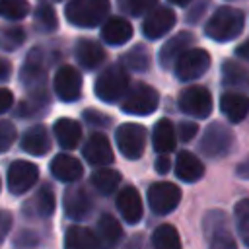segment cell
<instances>
[{"label":"cell","instance_id":"8fae6325","mask_svg":"<svg viewBox=\"0 0 249 249\" xmlns=\"http://www.w3.org/2000/svg\"><path fill=\"white\" fill-rule=\"evenodd\" d=\"M210 68V54L204 49H189L175 62V76L181 82L196 80Z\"/></svg>","mask_w":249,"mask_h":249},{"label":"cell","instance_id":"ee69618b","mask_svg":"<svg viewBox=\"0 0 249 249\" xmlns=\"http://www.w3.org/2000/svg\"><path fill=\"white\" fill-rule=\"evenodd\" d=\"M12 103H14V95H12V91L6 89V88H0V113L8 111V109L12 107Z\"/></svg>","mask_w":249,"mask_h":249},{"label":"cell","instance_id":"d6a6232c","mask_svg":"<svg viewBox=\"0 0 249 249\" xmlns=\"http://www.w3.org/2000/svg\"><path fill=\"white\" fill-rule=\"evenodd\" d=\"M233 220H235V228H237V233H239L243 245L249 247V198H243L235 204Z\"/></svg>","mask_w":249,"mask_h":249},{"label":"cell","instance_id":"d590c367","mask_svg":"<svg viewBox=\"0 0 249 249\" xmlns=\"http://www.w3.org/2000/svg\"><path fill=\"white\" fill-rule=\"evenodd\" d=\"M25 41V31L21 27H0V47L6 51L18 49Z\"/></svg>","mask_w":249,"mask_h":249},{"label":"cell","instance_id":"5b68a950","mask_svg":"<svg viewBox=\"0 0 249 249\" xmlns=\"http://www.w3.org/2000/svg\"><path fill=\"white\" fill-rule=\"evenodd\" d=\"M158 103H160V93L152 86L138 82L132 88H128L121 103V109L128 115H150L158 109Z\"/></svg>","mask_w":249,"mask_h":249},{"label":"cell","instance_id":"b9f144b4","mask_svg":"<svg viewBox=\"0 0 249 249\" xmlns=\"http://www.w3.org/2000/svg\"><path fill=\"white\" fill-rule=\"evenodd\" d=\"M84 119H86L89 124H95V126H107V124L111 123L109 117H105V115H101V113H97V111H93V109H88V111L84 113Z\"/></svg>","mask_w":249,"mask_h":249},{"label":"cell","instance_id":"83f0119b","mask_svg":"<svg viewBox=\"0 0 249 249\" xmlns=\"http://www.w3.org/2000/svg\"><path fill=\"white\" fill-rule=\"evenodd\" d=\"M101 37L109 45H124L132 37V25L124 18H111L101 27Z\"/></svg>","mask_w":249,"mask_h":249},{"label":"cell","instance_id":"7a4b0ae2","mask_svg":"<svg viewBox=\"0 0 249 249\" xmlns=\"http://www.w3.org/2000/svg\"><path fill=\"white\" fill-rule=\"evenodd\" d=\"M202 233L208 249H237L235 237L230 230V220L222 210H208L202 218Z\"/></svg>","mask_w":249,"mask_h":249},{"label":"cell","instance_id":"9a60e30c","mask_svg":"<svg viewBox=\"0 0 249 249\" xmlns=\"http://www.w3.org/2000/svg\"><path fill=\"white\" fill-rule=\"evenodd\" d=\"M93 210V202L89 198V195L86 193V189L82 187H70L64 193V214L70 220H86Z\"/></svg>","mask_w":249,"mask_h":249},{"label":"cell","instance_id":"7402d4cb","mask_svg":"<svg viewBox=\"0 0 249 249\" xmlns=\"http://www.w3.org/2000/svg\"><path fill=\"white\" fill-rule=\"evenodd\" d=\"M175 175L185 183H195L204 175V165L195 154L183 150L175 160Z\"/></svg>","mask_w":249,"mask_h":249},{"label":"cell","instance_id":"7bdbcfd3","mask_svg":"<svg viewBox=\"0 0 249 249\" xmlns=\"http://www.w3.org/2000/svg\"><path fill=\"white\" fill-rule=\"evenodd\" d=\"M10 228H12V214L8 210H0V241L8 235Z\"/></svg>","mask_w":249,"mask_h":249},{"label":"cell","instance_id":"e575fe53","mask_svg":"<svg viewBox=\"0 0 249 249\" xmlns=\"http://www.w3.org/2000/svg\"><path fill=\"white\" fill-rule=\"evenodd\" d=\"M29 14L27 0H0V16L8 19H23Z\"/></svg>","mask_w":249,"mask_h":249},{"label":"cell","instance_id":"484cf974","mask_svg":"<svg viewBox=\"0 0 249 249\" xmlns=\"http://www.w3.org/2000/svg\"><path fill=\"white\" fill-rule=\"evenodd\" d=\"M175 142H177V136H175V128H173V123L169 119H160L154 126V134H152V144H154V150L161 156L169 154L171 150H175Z\"/></svg>","mask_w":249,"mask_h":249},{"label":"cell","instance_id":"4fadbf2b","mask_svg":"<svg viewBox=\"0 0 249 249\" xmlns=\"http://www.w3.org/2000/svg\"><path fill=\"white\" fill-rule=\"evenodd\" d=\"M54 93L58 95L60 101H66V103H72V101L80 99V95H82V76L74 66L64 64L56 70V74H54Z\"/></svg>","mask_w":249,"mask_h":249},{"label":"cell","instance_id":"4316f807","mask_svg":"<svg viewBox=\"0 0 249 249\" xmlns=\"http://www.w3.org/2000/svg\"><path fill=\"white\" fill-rule=\"evenodd\" d=\"M54 136L64 150H74L82 138V126L68 117H62L54 123Z\"/></svg>","mask_w":249,"mask_h":249},{"label":"cell","instance_id":"44dd1931","mask_svg":"<svg viewBox=\"0 0 249 249\" xmlns=\"http://www.w3.org/2000/svg\"><path fill=\"white\" fill-rule=\"evenodd\" d=\"M220 109L230 123H241L249 113V97L245 93L228 91L220 97Z\"/></svg>","mask_w":249,"mask_h":249},{"label":"cell","instance_id":"681fc988","mask_svg":"<svg viewBox=\"0 0 249 249\" xmlns=\"http://www.w3.org/2000/svg\"><path fill=\"white\" fill-rule=\"evenodd\" d=\"M124 249H144V245H142V239H138V237H134Z\"/></svg>","mask_w":249,"mask_h":249},{"label":"cell","instance_id":"60d3db41","mask_svg":"<svg viewBox=\"0 0 249 249\" xmlns=\"http://www.w3.org/2000/svg\"><path fill=\"white\" fill-rule=\"evenodd\" d=\"M196 132H198V126H196L195 123H191V121H183V123H179V140L189 142V140L195 138Z\"/></svg>","mask_w":249,"mask_h":249},{"label":"cell","instance_id":"3957f363","mask_svg":"<svg viewBox=\"0 0 249 249\" xmlns=\"http://www.w3.org/2000/svg\"><path fill=\"white\" fill-rule=\"evenodd\" d=\"M109 12V0H68L64 16L72 25L93 27Z\"/></svg>","mask_w":249,"mask_h":249},{"label":"cell","instance_id":"ffe728a7","mask_svg":"<svg viewBox=\"0 0 249 249\" xmlns=\"http://www.w3.org/2000/svg\"><path fill=\"white\" fill-rule=\"evenodd\" d=\"M95 237L99 243V249H115L119 241L123 239V226L117 222L111 214H101L95 228Z\"/></svg>","mask_w":249,"mask_h":249},{"label":"cell","instance_id":"74e56055","mask_svg":"<svg viewBox=\"0 0 249 249\" xmlns=\"http://www.w3.org/2000/svg\"><path fill=\"white\" fill-rule=\"evenodd\" d=\"M158 0H119V8L128 16H142L156 6Z\"/></svg>","mask_w":249,"mask_h":249},{"label":"cell","instance_id":"8992f818","mask_svg":"<svg viewBox=\"0 0 249 249\" xmlns=\"http://www.w3.org/2000/svg\"><path fill=\"white\" fill-rule=\"evenodd\" d=\"M21 82L25 89L31 93L33 99H39V103L47 101V91H45V82H47V70L41 60V53L33 51L27 54V60L21 68Z\"/></svg>","mask_w":249,"mask_h":249},{"label":"cell","instance_id":"7dc6e473","mask_svg":"<svg viewBox=\"0 0 249 249\" xmlns=\"http://www.w3.org/2000/svg\"><path fill=\"white\" fill-rule=\"evenodd\" d=\"M235 54L241 56L243 60H249V39H247L245 43H241V45L235 49Z\"/></svg>","mask_w":249,"mask_h":249},{"label":"cell","instance_id":"f546056e","mask_svg":"<svg viewBox=\"0 0 249 249\" xmlns=\"http://www.w3.org/2000/svg\"><path fill=\"white\" fill-rule=\"evenodd\" d=\"M222 76L224 84L231 88H239L243 91H249V70L241 66L235 60H226L222 66Z\"/></svg>","mask_w":249,"mask_h":249},{"label":"cell","instance_id":"30bf717a","mask_svg":"<svg viewBox=\"0 0 249 249\" xmlns=\"http://www.w3.org/2000/svg\"><path fill=\"white\" fill-rule=\"evenodd\" d=\"M179 109L195 119H206L212 113V95L202 86L185 88L179 93Z\"/></svg>","mask_w":249,"mask_h":249},{"label":"cell","instance_id":"5bb4252c","mask_svg":"<svg viewBox=\"0 0 249 249\" xmlns=\"http://www.w3.org/2000/svg\"><path fill=\"white\" fill-rule=\"evenodd\" d=\"M175 12L171 8H165V6H160L156 10H152L146 18H144V23H142V31L148 39H160L163 37L173 25H175Z\"/></svg>","mask_w":249,"mask_h":249},{"label":"cell","instance_id":"ab89813d","mask_svg":"<svg viewBox=\"0 0 249 249\" xmlns=\"http://www.w3.org/2000/svg\"><path fill=\"white\" fill-rule=\"evenodd\" d=\"M39 245V235L33 233L31 230H21L14 237V247L18 249H33Z\"/></svg>","mask_w":249,"mask_h":249},{"label":"cell","instance_id":"1f68e13d","mask_svg":"<svg viewBox=\"0 0 249 249\" xmlns=\"http://www.w3.org/2000/svg\"><path fill=\"white\" fill-rule=\"evenodd\" d=\"M89 181H91V185L101 195H111L121 185V173L115 171V169H109V167H101V169H97V171L91 173Z\"/></svg>","mask_w":249,"mask_h":249},{"label":"cell","instance_id":"f35d334b","mask_svg":"<svg viewBox=\"0 0 249 249\" xmlns=\"http://www.w3.org/2000/svg\"><path fill=\"white\" fill-rule=\"evenodd\" d=\"M16 142V126L10 121H0V154L8 152Z\"/></svg>","mask_w":249,"mask_h":249},{"label":"cell","instance_id":"e0dca14e","mask_svg":"<svg viewBox=\"0 0 249 249\" xmlns=\"http://www.w3.org/2000/svg\"><path fill=\"white\" fill-rule=\"evenodd\" d=\"M82 154L84 158L91 163V165H99V167H105L113 161V150H111V144L107 140V136L103 134H91L88 138V142L84 144L82 148Z\"/></svg>","mask_w":249,"mask_h":249},{"label":"cell","instance_id":"cb8c5ba5","mask_svg":"<svg viewBox=\"0 0 249 249\" xmlns=\"http://www.w3.org/2000/svg\"><path fill=\"white\" fill-rule=\"evenodd\" d=\"M21 150L31 156H45L51 150V138L43 124H35L25 130L21 138Z\"/></svg>","mask_w":249,"mask_h":249},{"label":"cell","instance_id":"d6986e66","mask_svg":"<svg viewBox=\"0 0 249 249\" xmlns=\"http://www.w3.org/2000/svg\"><path fill=\"white\" fill-rule=\"evenodd\" d=\"M195 37L189 33V31H179L177 35H173L160 51V64L163 68H169L171 64H175L187 51L189 47L193 45Z\"/></svg>","mask_w":249,"mask_h":249},{"label":"cell","instance_id":"4dcf8cb0","mask_svg":"<svg viewBox=\"0 0 249 249\" xmlns=\"http://www.w3.org/2000/svg\"><path fill=\"white\" fill-rule=\"evenodd\" d=\"M152 249H183L179 231L171 224H161L152 231Z\"/></svg>","mask_w":249,"mask_h":249},{"label":"cell","instance_id":"277c9868","mask_svg":"<svg viewBox=\"0 0 249 249\" xmlns=\"http://www.w3.org/2000/svg\"><path fill=\"white\" fill-rule=\"evenodd\" d=\"M128 74L124 72V68L121 64H113L109 68H105L97 80H95V95L105 101V103H113L117 101L123 93H126L128 89Z\"/></svg>","mask_w":249,"mask_h":249},{"label":"cell","instance_id":"bcb514c9","mask_svg":"<svg viewBox=\"0 0 249 249\" xmlns=\"http://www.w3.org/2000/svg\"><path fill=\"white\" fill-rule=\"evenodd\" d=\"M10 74H12V66H10V62L4 60V58H0V82L8 80Z\"/></svg>","mask_w":249,"mask_h":249},{"label":"cell","instance_id":"f1b7e54d","mask_svg":"<svg viewBox=\"0 0 249 249\" xmlns=\"http://www.w3.org/2000/svg\"><path fill=\"white\" fill-rule=\"evenodd\" d=\"M64 249H99L97 237L84 226H70L64 233Z\"/></svg>","mask_w":249,"mask_h":249},{"label":"cell","instance_id":"2e32d148","mask_svg":"<svg viewBox=\"0 0 249 249\" xmlns=\"http://www.w3.org/2000/svg\"><path fill=\"white\" fill-rule=\"evenodd\" d=\"M117 210L123 216L126 224H138L142 220L144 208H142V198L134 187H124L117 195Z\"/></svg>","mask_w":249,"mask_h":249},{"label":"cell","instance_id":"9c48e42d","mask_svg":"<svg viewBox=\"0 0 249 249\" xmlns=\"http://www.w3.org/2000/svg\"><path fill=\"white\" fill-rule=\"evenodd\" d=\"M181 202V189L169 181H158L148 189V204L154 214H169Z\"/></svg>","mask_w":249,"mask_h":249},{"label":"cell","instance_id":"c3c4849f","mask_svg":"<svg viewBox=\"0 0 249 249\" xmlns=\"http://www.w3.org/2000/svg\"><path fill=\"white\" fill-rule=\"evenodd\" d=\"M237 175L243 177V179H249V160L237 165Z\"/></svg>","mask_w":249,"mask_h":249},{"label":"cell","instance_id":"f907efd6","mask_svg":"<svg viewBox=\"0 0 249 249\" xmlns=\"http://www.w3.org/2000/svg\"><path fill=\"white\" fill-rule=\"evenodd\" d=\"M169 2H173V4H177V6H187L191 0H169Z\"/></svg>","mask_w":249,"mask_h":249},{"label":"cell","instance_id":"ba28073f","mask_svg":"<svg viewBox=\"0 0 249 249\" xmlns=\"http://www.w3.org/2000/svg\"><path fill=\"white\" fill-rule=\"evenodd\" d=\"M121 154L128 160H138L146 148V128L136 123H124L115 132Z\"/></svg>","mask_w":249,"mask_h":249},{"label":"cell","instance_id":"8d00e7d4","mask_svg":"<svg viewBox=\"0 0 249 249\" xmlns=\"http://www.w3.org/2000/svg\"><path fill=\"white\" fill-rule=\"evenodd\" d=\"M35 25L41 31H53V29H56L58 21H56V14H54L53 6H49V4L37 6V10H35Z\"/></svg>","mask_w":249,"mask_h":249},{"label":"cell","instance_id":"ac0fdd59","mask_svg":"<svg viewBox=\"0 0 249 249\" xmlns=\"http://www.w3.org/2000/svg\"><path fill=\"white\" fill-rule=\"evenodd\" d=\"M54 193L49 185H43L25 204L23 214L27 218H49L54 212Z\"/></svg>","mask_w":249,"mask_h":249},{"label":"cell","instance_id":"603a6c76","mask_svg":"<svg viewBox=\"0 0 249 249\" xmlns=\"http://www.w3.org/2000/svg\"><path fill=\"white\" fill-rule=\"evenodd\" d=\"M51 173L58 179V181H64V183H74L82 177L84 169H82V163L68 156V154H58L53 158L51 161Z\"/></svg>","mask_w":249,"mask_h":249},{"label":"cell","instance_id":"52a82bcc","mask_svg":"<svg viewBox=\"0 0 249 249\" xmlns=\"http://www.w3.org/2000/svg\"><path fill=\"white\" fill-rule=\"evenodd\" d=\"M231 146H233V132L222 123L208 124V128L204 130V134L198 142L200 154H204L208 158H222V156L230 154Z\"/></svg>","mask_w":249,"mask_h":249},{"label":"cell","instance_id":"6da1fadb","mask_svg":"<svg viewBox=\"0 0 249 249\" xmlns=\"http://www.w3.org/2000/svg\"><path fill=\"white\" fill-rule=\"evenodd\" d=\"M243 25H245V16L241 10L222 6L210 16L204 31H206V37H210L212 41L226 43L235 39L243 31Z\"/></svg>","mask_w":249,"mask_h":249},{"label":"cell","instance_id":"d4e9b609","mask_svg":"<svg viewBox=\"0 0 249 249\" xmlns=\"http://www.w3.org/2000/svg\"><path fill=\"white\" fill-rule=\"evenodd\" d=\"M76 58L84 68L93 70L105 60V51L93 39H80L76 43Z\"/></svg>","mask_w":249,"mask_h":249},{"label":"cell","instance_id":"7c38bea8","mask_svg":"<svg viewBox=\"0 0 249 249\" xmlns=\"http://www.w3.org/2000/svg\"><path fill=\"white\" fill-rule=\"evenodd\" d=\"M39 179V167L25 160H16L8 169V189L12 195L27 193Z\"/></svg>","mask_w":249,"mask_h":249},{"label":"cell","instance_id":"836d02e7","mask_svg":"<svg viewBox=\"0 0 249 249\" xmlns=\"http://www.w3.org/2000/svg\"><path fill=\"white\" fill-rule=\"evenodd\" d=\"M123 62L128 68L136 70V72H144L150 66V54H148V51L142 45H136V47H132L130 51H126L123 54Z\"/></svg>","mask_w":249,"mask_h":249},{"label":"cell","instance_id":"f6af8a7d","mask_svg":"<svg viewBox=\"0 0 249 249\" xmlns=\"http://www.w3.org/2000/svg\"><path fill=\"white\" fill-rule=\"evenodd\" d=\"M169 167H171V161H169V158L167 156H160L158 160H156V171L158 173H167L169 171Z\"/></svg>","mask_w":249,"mask_h":249}]
</instances>
